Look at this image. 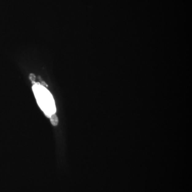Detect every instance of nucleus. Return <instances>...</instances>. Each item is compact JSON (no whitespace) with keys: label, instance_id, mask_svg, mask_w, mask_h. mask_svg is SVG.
<instances>
[{"label":"nucleus","instance_id":"obj_2","mask_svg":"<svg viewBox=\"0 0 192 192\" xmlns=\"http://www.w3.org/2000/svg\"><path fill=\"white\" fill-rule=\"evenodd\" d=\"M50 117L51 124L54 126L57 125L58 123V119L57 115L55 114H53L51 115Z\"/></svg>","mask_w":192,"mask_h":192},{"label":"nucleus","instance_id":"obj_3","mask_svg":"<svg viewBox=\"0 0 192 192\" xmlns=\"http://www.w3.org/2000/svg\"><path fill=\"white\" fill-rule=\"evenodd\" d=\"M35 76H34V75H33V74H31L30 75V79H31L32 81H34V80H35Z\"/></svg>","mask_w":192,"mask_h":192},{"label":"nucleus","instance_id":"obj_1","mask_svg":"<svg viewBox=\"0 0 192 192\" xmlns=\"http://www.w3.org/2000/svg\"><path fill=\"white\" fill-rule=\"evenodd\" d=\"M33 90L39 106L45 115L50 117L51 115L55 114L56 109L55 101L50 92L39 83L34 84Z\"/></svg>","mask_w":192,"mask_h":192}]
</instances>
